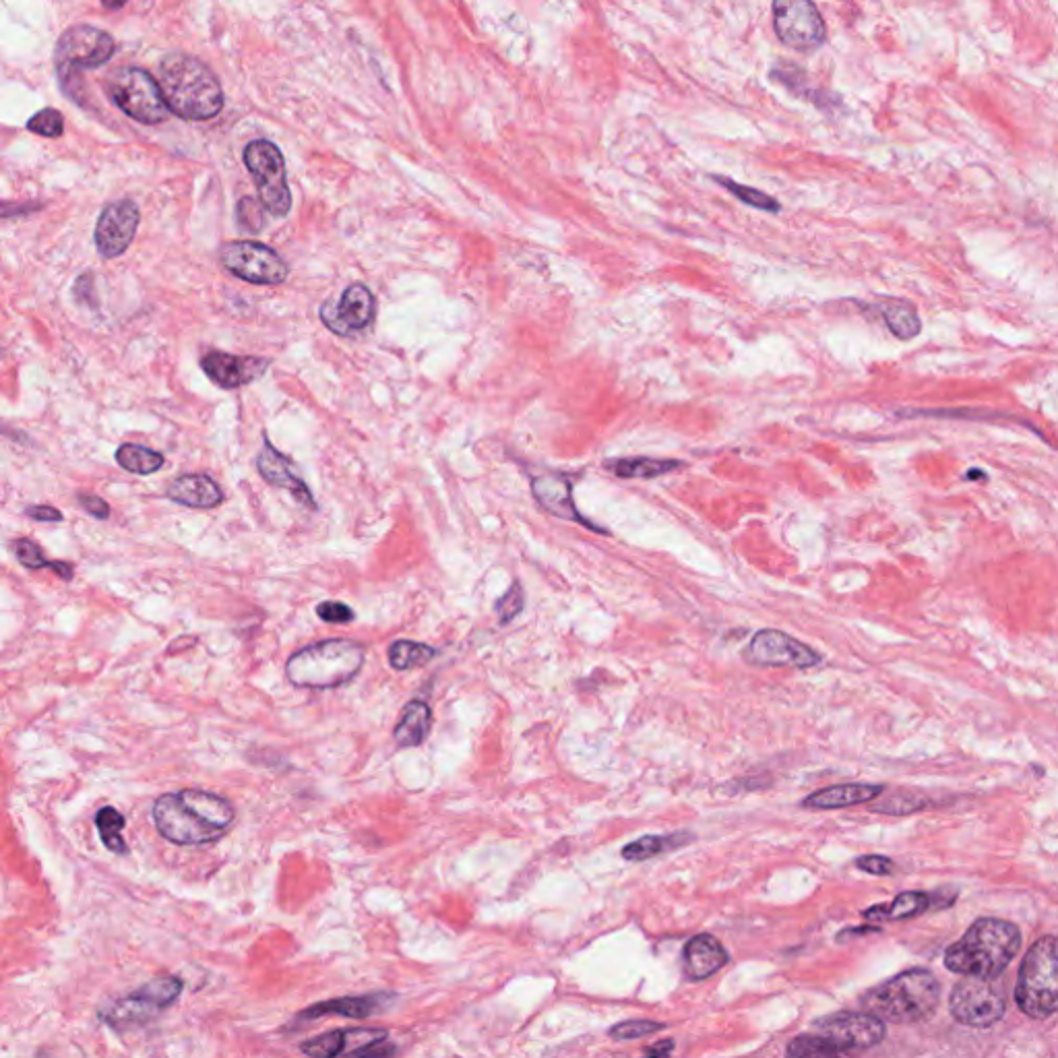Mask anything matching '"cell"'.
I'll list each match as a JSON object with an SVG mask.
<instances>
[{"label":"cell","instance_id":"1","mask_svg":"<svg viewBox=\"0 0 1058 1058\" xmlns=\"http://www.w3.org/2000/svg\"><path fill=\"white\" fill-rule=\"evenodd\" d=\"M153 823L176 846H205L224 837L236 813L230 800L207 790H178L153 802Z\"/></svg>","mask_w":1058,"mask_h":1058},{"label":"cell","instance_id":"2","mask_svg":"<svg viewBox=\"0 0 1058 1058\" xmlns=\"http://www.w3.org/2000/svg\"><path fill=\"white\" fill-rule=\"evenodd\" d=\"M1021 949V932L999 918L976 920L945 953L947 970L959 976L999 978Z\"/></svg>","mask_w":1058,"mask_h":1058},{"label":"cell","instance_id":"3","mask_svg":"<svg viewBox=\"0 0 1058 1058\" xmlns=\"http://www.w3.org/2000/svg\"><path fill=\"white\" fill-rule=\"evenodd\" d=\"M158 83L168 110L184 120H211L224 108L220 79L195 56L168 54Z\"/></svg>","mask_w":1058,"mask_h":1058},{"label":"cell","instance_id":"4","mask_svg":"<svg viewBox=\"0 0 1058 1058\" xmlns=\"http://www.w3.org/2000/svg\"><path fill=\"white\" fill-rule=\"evenodd\" d=\"M941 1003L939 980L926 970H908L870 988L860 999L866 1013L889 1023H918L935 1015Z\"/></svg>","mask_w":1058,"mask_h":1058},{"label":"cell","instance_id":"5","mask_svg":"<svg viewBox=\"0 0 1058 1058\" xmlns=\"http://www.w3.org/2000/svg\"><path fill=\"white\" fill-rule=\"evenodd\" d=\"M364 664V649L350 639H327L308 645L286 664V676L302 689H335L356 678Z\"/></svg>","mask_w":1058,"mask_h":1058},{"label":"cell","instance_id":"6","mask_svg":"<svg viewBox=\"0 0 1058 1058\" xmlns=\"http://www.w3.org/2000/svg\"><path fill=\"white\" fill-rule=\"evenodd\" d=\"M1056 939L1042 937L1025 953L1015 986L1017 1007L1034 1019H1046L1058 1005Z\"/></svg>","mask_w":1058,"mask_h":1058},{"label":"cell","instance_id":"7","mask_svg":"<svg viewBox=\"0 0 1058 1058\" xmlns=\"http://www.w3.org/2000/svg\"><path fill=\"white\" fill-rule=\"evenodd\" d=\"M114 52V40L98 27L73 25L60 36L56 46V67L62 87L71 98L75 96V85L81 87L77 71L106 65Z\"/></svg>","mask_w":1058,"mask_h":1058},{"label":"cell","instance_id":"8","mask_svg":"<svg viewBox=\"0 0 1058 1058\" xmlns=\"http://www.w3.org/2000/svg\"><path fill=\"white\" fill-rule=\"evenodd\" d=\"M244 164L251 172L261 205L275 217H286L292 209L286 162L279 147L267 139H257L244 149Z\"/></svg>","mask_w":1058,"mask_h":1058},{"label":"cell","instance_id":"9","mask_svg":"<svg viewBox=\"0 0 1058 1058\" xmlns=\"http://www.w3.org/2000/svg\"><path fill=\"white\" fill-rule=\"evenodd\" d=\"M182 992V980L176 976H162L147 982L145 986L131 992L129 997L118 999L104 1011L100 1019L114 1030H129L158 1017L170 1005H174Z\"/></svg>","mask_w":1058,"mask_h":1058},{"label":"cell","instance_id":"10","mask_svg":"<svg viewBox=\"0 0 1058 1058\" xmlns=\"http://www.w3.org/2000/svg\"><path fill=\"white\" fill-rule=\"evenodd\" d=\"M108 93L112 102L137 122L158 124L168 118L160 83L147 71L124 67L108 77Z\"/></svg>","mask_w":1058,"mask_h":1058},{"label":"cell","instance_id":"11","mask_svg":"<svg viewBox=\"0 0 1058 1058\" xmlns=\"http://www.w3.org/2000/svg\"><path fill=\"white\" fill-rule=\"evenodd\" d=\"M949 1011L955 1021L968 1028L986 1030L999 1023L1007 1011L1005 992L992 978L963 976L949 997Z\"/></svg>","mask_w":1058,"mask_h":1058},{"label":"cell","instance_id":"12","mask_svg":"<svg viewBox=\"0 0 1058 1058\" xmlns=\"http://www.w3.org/2000/svg\"><path fill=\"white\" fill-rule=\"evenodd\" d=\"M773 31L796 52H815L827 40V25L815 0H773Z\"/></svg>","mask_w":1058,"mask_h":1058},{"label":"cell","instance_id":"13","mask_svg":"<svg viewBox=\"0 0 1058 1058\" xmlns=\"http://www.w3.org/2000/svg\"><path fill=\"white\" fill-rule=\"evenodd\" d=\"M222 265L236 277L257 286H277L288 279V265L273 248L251 242L236 240L222 246Z\"/></svg>","mask_w":1058,"mask_h":1058},{"label":"cell","instance_id":"14","mask_svg":"<svg viewBox=\"0 0 1058 1058\" xmlns=\"http://www.w3.org/2000/svg\"><path fill=\"white\" fill-rule=\"evenodd\" d=\"M742 656L749 664L765 668H811L821 662L815 649L775 629L759 631Z\"/></svg>","mask_w":1058,"mask_h":1058},{"label":"cell","instance_id":"15","mask_svg":"<svg viewBox=\"0 0 1058 1058\" xmlns=\"http://www.w3.org/2000/svg\"><path fill=\"white\" fill-rule=\"evenodd\" d=\"M819 1034L827 1036L842 1054H852L858 1050L873 1048L883 1042L887 1036L885 1021L879 1017L870 1015L866 1011L862 1013H850L842 1011L829 1015L817 1023Z\"/></svg>","mask_w":1058,"mask_h":1058},{"label":"cell","instance_id":"16","mask_svg":"<svg viewBox=\"0 0 1058 1058\" xmlns=\"http://www.w3.org/2000/svg\"><path fill=\"white\" fill-rule=\"evenodd\" d=\"M139 207L131 199L110 203L100 213L96 226V248L104 259H116L131 246L139 228Z\"/></svg>","mask_w":1058,"mask_h":1058},{"label":"cell","instance_id":"17","mask_svg":"<svg viewBox=\"0 0 1058 1058\" xmlns=\"http://www.w3.org/2000/svg\"><path fill=\"white\" fill-rule=\"evenodd\" d=\"M375 317V298L364 284L350 286L341 294L339 302H327L321 306L323 323L337 335L350 337L366 329Z\"/></svg>","mask_w":1058,"mask_h":1058},{"label":"cell","instance_id":"18","mask_svg":"<svg viewBox=\"0 0 1058 1058\" xmlns=\"http://www.w3.org/2000/svg\"><path fill=\"white\" fill-rule=\"evenodd\" d=\"M269 364L267 358L234 356L226 352H209L201 360V368L207 372V377L222 389H238L261 379Z\"/></svg>","mask_w":1058,"mask_h":1058},{"label":"cell","instance_id":"19","mask_svg":"<svg viewBox=\"0 0 1058 1058\" xmlns=\"http://www.w3.org/2000/svg\"><path fill=\"white\" fill-rule=\"evenodd\" d=\"M532 492L536 496V501L552 515L560 517V519H567V521H575V523H581V525H587L591 529H596V532H602V529L594 523H589V519H585L575 503H573V488H571V482L560 476V474H544V476H538L532 480Z\"/></svg>","mask_w":1058,"mask_h":1058},{"label":"cell","instance_id":"20","mask_svg":"<svg viewBox=\"0 0 1058 1058\" xmlns=\"http://www.w3.org/2000/svg\"><path fill=\"white\" fill-rule=\"evenodd\" d=\"M389 1038V1032L379 1028V1030H370V1028H356V1030H333L329 1034H323L319 1038H313L302 1044V1052L308 1054V1056H317V1058H329V1056H339V1054H354L356 1050L364 1048V1046H370V1044H379L383 1040Z\"/></svg>","mask_w":1058,"mask_h":1058},{"label":"cell","instance_id":"21","mask_svg":"<svg viewBox=\"0 0 1058 1058\" xmlns=\"http://www.w3.org/2000/svg\"><path fill=\"white\" fill-rule=\"evenodd\" d=\"M257 468H259V474L263 476L265 482H269L271 486H279L284 490H290L296 501L308 509H315V499L313 494H310L308 486L302 482V478L294 472L292 463L279 453L277 449H273V445L269 441H265L259 457H257Z\"/></svg>","mask_w":1058,"mask_h":1058},{"label":"cell","instance_id":"22","mask_svg":"<svg viewBox=\"0 0 1058 1058\" xmlns=\"http://www.w3.org/2000/svg\"><path fill=\"white\" fill-rule=\"evenodd\" d=\"M730 961L728 951L711 935L693 937L682 951V970L689 980H707Z\"/></svg>","mask_w":1058,"mask_h":1058},{"label":"cell","instance_id":"23","mask_svg":"<svg viewBox=\"0 0 1058 1058\" xmlns=\"http://www.w3.org/2000/svg\"><path fill=\"white\" fill-rule=\"evenodd\" d=\"M168 499L191 509H213L222 505L224 492L217 482L205 474H189L176 478L168 488Z\"/></svg>","mask_w":1058,"mask_h":1058},{"label":"cell","instance_id":"24","mask_svg":"<svg viewBox=\"0 0 1058 1058\" xmlns=\"http://www.w3.org/2000/svg\"><path fill=\"white\" fill-rule=\"evenodd\" d=\"M883 794V786L877 784H842L819 790L808 796L802 804L806 808H817V811H831V808H848L875 800Z\"/></svg>","mask_w":1058,"mask_h":1058},{"label":"cell","instance_id":"25","mask_svg":"<svg viewBox=\"0 0 1058 1058\" xmlns=\"http://www.w3.org/2000/svg\"><path fill=\"white\" fill-rule=\"evenodd\" d=\"M389 994H364V997H344V999H331L319 1005L308 1007L300 1017L302 1019H317L323 1015H341V1017H352V1019H364L377 1009H385L389 1003Z\"/></svg>","mask_w":1058,"mask_h":1058},{"label":"cell","instance_id":"26","mask_svg":"<svg viewBox=\"0 0 1058 1058\" xmlns=\"http://www.w3.org/2000/svg\"><path fill=\"white\" fill-rule=\"evenodd\" d=\"M684 468V461L678 459H656V457H622L606 461V470L618 478H637L651 480Z\"/></svg>","mask_w":1058,"mask_h":1058},{"label":"cell","instance_id":"27","mask_svg":"<svg viewBox=\"0 0 1058 1058\" xmlns=\"http://www.w3.org/2000/svg\"><path fill=\"white\" fill-rule=\"evenodd\" d=\"M430 726H432V711L428 703L418 701V699L410 701L406 707H403L401 720L395 726V734H393L395 742L399 746H406V749H414V746H420L426 740Z\"/></svg>","mask_w":1058,"mask_h":1058},{"label":"cell","instance_id":"28","mask_svg":"<svg viewBox=\"0 0 1058 1058\" xmlns=\"http://www.w3.org/2000/svg\"><path fill=\"white\" fill-rule=\"evenodd\" d=\"M932 908V893L924 891H904L899 893L889 904L873 906L864 912L866 920H908L924 914Z\"/></svg>","mask_w":1058,"mask_h":1058},{"label":"cell","instance_id":"29","mask_svg":"<svg viewBox=\"0 0 1058 1058\" xmlns=\"http://www.w3.org/2000/svg\"><path fill=\"white\" fill-rule=\"evenodd\" d=\"M881 319L885 321L887 329L901 341H908L920 335L922 321L918 317V310L908 300H887L885 304L877 306Z\"/></svg>","mask_w":1058,"mask_h":1058},{"label":"cell","instance_id":"30","mask_svg":"<svg viewBox=\"0 0 1058 1058\" xmlns=\"http://www.w3.org/2000/svg\"><path fill=\"white\" fill-rule=\"evenodd\" d=\"M769 75H771V79H773L775 83H780V85H784L788 91H792L794 96L804 98V100H808V102H813V104H817V106L823 108V110H827L831 102H837V100H827V98H829V93H825V91H817V89H813L811 85H808V77H806V73H804L798 65H794V62H786V60L775 62Z\"/></svg>","mask_w":1058,"mask_h":1058},{"label":"cell","instance_id":"31","mask_svg":"<svg viewBox=\"0 0 1058 1058\" xmlns=\"http://www.w3.org/2000/svg\"><path fill=\"white\" fill-rule=\"evenodd\" d=\"M687 842H691L689 833L645 835V837L637 839V842L622 848V858L629 860V862H643V860H649V858H656V856H660L664 852L676 850V848L684 846Z\"/></svg>","mask_w":1058,"mask_h":1058},{"label":"cell","instance_id":"32","mask_svg":"<svg viewBox=\"0 0 1058 1058\" xmlns=\"http://www.w3.org/2000/svg\"><path fill=\"white\" fill-rule=\"evenodd\" d=\"M116 461H118V465H120L122 470H127V472L137 474V476L155 474L166 463L162 453L147 449V447H141V445H122V447H118Z\"/></svg>","mask_w":1058,"mask_h":1058},{"label":"cell","instance_id":"33","mask_svg":"<svg viewBox=\"0 0 1058 1058\" xmlns=\"http://www.w3.org/2000/svg\"><path fill=\"white\" fill-rule=\"evenodd\" d=\"M387 656H389V664L395 670H412L418 666H426L434 656H437V649L424 645V643L401 639L389 647Z\"/></svg>","mask_w":1058,"mask_h":1058},{"label":"cell","instance_id":"34","mask_svg":"<svg viewBox=\"0 0 1058 1058\" xmlns=\"http://www.w3.org/2000/svg\"><path fill=\"white\" fill-rule=\"evenodd\" d=\"M96 825H98V831H100L104 846L110 852H114V854H127L129 852L127 844H124V839H122V831H124V825H127V821H124V817L120 815V811H116L114 806L100 808L98 815H96Z\"/></svg>","mask_w":1058,"mask_h":1058},{"label":"cell","instance_id":"35","mask_svg":"<svg viewBox=\"0 0 1058 1058\" xmlns=\"http://www.w3.org/2000/svg\"><path fill=\"white\" fill-rule=\"evenodd\" d=\"M711 180L718 182L720 186H724V189L728 193H732L738 201H742L744 205H749L753 209H761V211H767V213H780L782 211V203L773 199L771 195L759 191V189H753V186H744V184H738L730 178H724V176H711Z\"/></svg>","mask_w":1058,"mask_h":1058},{"label":"cell","instance_id":"36","mask_svg":"<svg viewBox=\"0 0 1058 1058\" xmlns=\"http://www.w3.org/2000/svg\"><path fill=\"white\" fill-rule=\"evenodd\" d=\"M788 1056H842V1050H839L827 1036L823 1034H806V1036H798L790 1042L788 1050H786Z\"/></svg>","mask_w":1058,"mask_h":1058},{"label":"cell","instance_id":"37","mask_svg":"<svg viewBox=\"0 0 1058 1058\" xmlns=\"http://www.w3.org/2000/svg\"><path fill=\"white\" fill-rule=\"evenodd\" d=\"M664 1028H666V1023H660V1021H645V1019L622 1021L610 1030V1038L616 1042H627V1040H637V1038H645L656 1032H662Z\"/></svg>","mask_w":1058,"mask_h":1058},{"label":"cell","instance_id":"38","mask_svg":"<svg viewBox=\"0 0 1058 1058\" xmlns=\"http://www.w3.org/2000/svg\"><path fill=\"white\" fill-rule=\"evenodd\" d=\"M27 129L31 133H36V135H42V137H60L62 133H65V118H62V114L58 110L46 108V110L38 112L36 116L29 118Z\"/></svg>","mask_w":1058,"mask_h":1058},{"label":"cell","instance_id":"39","mask_svg":"<svg viewBox=\"0 0 1058 1058\" xmlns=\"http://www.w3.org/2000/svg\"><path fill=\"white\" fill-rule=\"evenodd\" d=\"M926 806V800H920V798H914L912 794H895V796H887L883 798L879 804L873 806L875 813H883V815H910V813H916L920 811V808Z\"/></svg>","mask_w":1058,"mask_h":1058},{"label":"cell","instance_id":"40","mask_svg":"<svg viewBox=\"0 0 1058 1058\" xmlns=\"http://www.w3.org/2000/svg\"><path fill=\"white\" fill-rule=\"evenodd\" d=\"M236 215H238V224H240V228H244L246 232H251V234L261 232L263 226H265L263 205L257 203L253 197H244V199L238 201Z\"/></svg>","mask_w":1058,"mask_h":1058},{"label":"cell","instance_id":"41","mask_svg":"<svg viewBox=\"0 0 1058 1058\" xmlns=\"http://www.w3.org/2000/svg\"><path fill=\"white\" fill-rule=\"evenodd\" d=\"M13 548H15V556H17V560H19V563H21L25 569H29V571H38V569H44V567L50 569L52 560H46V558H44V552H42V548H40L36 542H31V540H27V538H21V540L15 542Z\"/></svg>","mask_w":1058,"mask_h":1058},{"label":"cell","instance_id":"42","mask_svg":"<svg viewBox=\"0 0 1058 1058\" xmlns=\"http://www.w3.org/2000/svg\"><path fill=\"white\" fill-rule=\"evenodd\" d=\"M494 610H496V614H499V620L503 622V625H507V622H511L515 616H519V612L523 610V589H521V585L513 583L507 594L499 602H496Z\"/></svg>","mask_w":1058,"mask_h":1058},{"label":"cell","instance_id":"43","mask_svg":"<svg viewBox=\"0 0 1058 1058\" xmlns=\"http://www.w3.org/2000/svg\"><path fill=\"white\" fill-rule=\"evenodd\" d=\"M317 614L321 620L331 622V625H346V622L354 620V610L341 602H323L317 606Z\"/></svg>","mask_w":1058,"mask_h":1058},{"label":"cell","instance_id":"44","mask_svg":"<svg viewBox=\"0 0 1058 1058\" xmlns=\"http://www.w3.org/2000/svg\"><path fill=\"white\" fill-rule=\"evenodd\" d=\"M856 866L875 877H887L895 870V864L887 856H860L856 860Z\"/></svg>","mask_w":1058,"mask_h":1058},{"label":"cell","instance_id":"45","mask_svg":"<svg viewBox=\"0 0 1058 1058\" xmlns=\"http://www.w3.org/2000/svg\"><path fill=\"white\" fill-rule=\"evenodd\" d=\"M79 505L83 507V511H87L89 515H93L96 519H108L110 517V505L100 499V496L96 494H79Z\"/></svg>","mask_w":1058,"mask_h":1058},{"label":"cell","instance_id":"46","mask_svg":"<svg viewBox=\"0 0 1058 1058\" xmlns=\"http://www.w3.org/2000/svg\"><path fill=\"white\" fill-rule=\"evenodd\" d=\"M31 519H36L40 523H58L62 521V513L52 507V505H36V507H27L25 511Z\"/></svg>","mask_w":1058,"mask_h":1058},{"label":"cell","instance_id":"47","mask_svg":"<svg viewBox=\"0 0 1058 1058\" xmlns=\"http://www.w3.org/2000/svg\"><path fill=\"white\" fill-rule=\"evenodd\" d=\"M40 209L38 205H31V203H25V205H17V203H0V217H13V215H25V213H31Z\"/></svg>","mask_w":1058,"mask_h":1058},{"label":"cell","instance_id":"48","mask_svg":"<svg viewBox=\"0 0 1058 1058\" xmlns=\"http://www.w3.org/2000/svg\"><path fill=\"white\" fill-rule=\"evenodd\" d=\"M672 1052H674V1042H672V1040H664V1042H660V1044H656V1046L645 1048V1054H647V1056H668V1054H672Z\"/></svg>","mask_w":1058,"mask_h":1058},{"label":"cell","instance_id":"49","mask_svg":"<svg viewBox=\"0 0 1058 1058\" xmlns=\"http://www.w3.org/2000/svg\"><path fill=\"white\" fill-rule=\"evenodd\" d=\"M873 930H879V928H875V926H870V928H854V930L842 932V935H837V941H842V939H846L848 935H864V932H873Z\"/></svg>","mask_w":1058,"mask_h":1058},{"label":"cell","instance_id":"50","mask_svg":"<svg viewBox=\"0 0 1058 1058\" xmlns=\"http://www.w3.org/2000/svg\"><path fill=\"white\" fill-rule=\"evenodd\" d=\"M0 434H9V437H13V441H23V439H19V437H23V434H19V432L11 430L9 426H3V424H0Z\"/></svg>","mask_w":1058,"mask_h":1058}]
</instances>
